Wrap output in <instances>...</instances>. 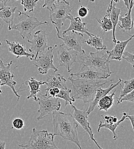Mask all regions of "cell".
I'll use <instances>...</instances> for the list:
<instances>
[{
	"instance_id": "obj_48",
	"label": "cell",
	"mask_w": 134,
	"mask_h": 149,
	"mask_svg": "<svg viewBox=\"0 0 134 149\" xmlns=\"http://www.w3.org/2000/svg\"><path fill=\"white\" fill-rule=\"evenodd\" d=\"M41 1V0H38V1Z\"/></svg>"
},
{
	"instance_id": "obj_8",
	"label": "cell",
	"mask_w": 134,
	"mask_h": 149,
	"mask_svg": "<svg viewBox=\"0 0 134 149\" xmlns=\"http://www.w3.org/2000/svg\"><path fill=\"white\" fill-rule=\"evenodd\" d=\"M58 46L57 44L54 47H48L47 49L42 53L41 56H38L37 58L33 59L32 63L38 68V72L42 74H47L50 70H53L54 73L58 72V68L53 64V51Z\"/></svg>"
},
{
	"instance_id": "obj_44",
	"label": "cell",
	"mask_w": 134,
	"mask_h": 149,
	"mask_svg": "<svg viewBox=\"0 0 134 149\" xmlns=\"http://www.w3.org/2000/svg\"><path fill=\"white\" fill-rule=\"evenodd\" d=\"M0 25H1V24H0ZM2 45V43H1V40H0V46Z\"/></svg>"
},
{
	"instance_id": "obj_32",
	"label": "cell",
	"mask_w": 134,
	"mask_h": 149,
	"mask_svg": "<svg viewBox=\"0 0 134 149\" xmlns=\"http://www.w3.org/2000/svg\"><path fill=\"white\" fill-rule=\"evenodd\" d=\"M122 58L131 64L134 68V54L130 53L127 51H124L123 54Z\"/></svg>"
},
{
	"instance_id": "obj_18",
	"label": "cell",
	"mask_w": 134,
	"mask_h": 149,
	"mask_svg": "<svg viewBox=\"0 0 134 149\" xmlns=\"http://www.w3.org/2000/svg\"><path fill=\"white\" fill-rule=\"evenodd\" d=\"M123 80L121 79L120 78L119 79V81L116 83L115 84H111L108 87H107V88H102L101 87H100L99 88L97 89V91H96V95H95V97L94 98V99L90 103V104L89 106V107L87 108L86 113H87V115H90L92 112L93 111L96 106V105L97 104L99 100L103 97V96L108 95L110 91H111L113 89H114L117 86H119L122 82H123Z\"/></svg>"
},
{
	"instance_id": "obj_11",
	"label": "cell",
	"mask_w": 134,
	"mask_h": 149,
	"mask_svg": "<svg viewBox=\"0 0 134 149\" xmlns=\"http://www.w3.org/2000/svg\"><path fill=\"white\" fill-rule=\"evenodd\" d=\"M27 41L31 44L29 51L31 53L34 54L35 58H37L40 53H42L47 49V34L44 30H38L35 32L33 38L27 40Z\"/></svg>"
},
{
	"instance_id": "obj_4",
	"label": "cell",
	"mask_w": 134,
	"mask_h": 149,
	"mask_svg": "<svg viewBox=\"0 0 134 149\" xmlns=\"http://www.w3.org/2000/svg\"><path fill=\"white\" fill-rule=\"evenodd\" d=\"M77 62L81 63L83 65L91 66L103 72L112 74L110 70V59L107 50H98L95 52H91L89 55L85 53L79 54Z\"/></svg>"
},
{
	"instance_id": "obj_16",
	"label": "cell",
	"mask_w": 134,
	"mask_h": 149,
	"mask_svg": "<svg viewBox=\"0 0 134 149\" xmlns=\"http://www.w3.org/2000/svg\"><path fill=\"white\" fill-rule=\"evenodd\" d=\"M134 38V35H130L129 38L125 41L117 40L114 47L111 50H107L110 59H114L117 61H121L123 54L128 42Z\"/></svg>"
},
{
	"instance_id": "obj_21",
	"label": "cell",
	"mask_w": 134,
	"mask_h": 149,
	"mask_svg": "<svg viewBox=\"0 0 134 149\" xmlns=\"http://www.w3.org/2000/svg\"><path fill=\"white\" fill-rule=\"evenodd\" d=\"M24 84L27 85L30 88V95L27 96V99H33L35 101L37 100V94L40 92V87L41 85L45 84V80L38 81L35 77H32L29 80H26Z\"/></svg>"
},
{
	"instance_id": "obj_42",
	"label": "cell",
	"mask_w": 134,
	"mask_h": 149,
	"mask_svg": "<svg viewBox=\"0 0 134 149\" xmlns=\"http://www.w3.org/2000/svg\"><path fill=\"white\" fill-rule=\"evenodd\" d=\"M91 2H95V0H90Z\"/></svg>"
},
{
	"instance_id": "obj_46",
	"label": "cell",
	"mask_w": 134,
	"mask_h": 149,
	"mask_svg": "<svg viewBox=\"0 0 134 149\" xmlns=\"http://www.w3.org/2000/svg\"><path fill=\"white\" fill-rule=\"evenodd\" d=\"M1 87V81H0V87Z\"/></svg>"
},
{
	"instance_id": "obj_9",
	"label": "cell",
	"mask_w": 134,
	"mask_h": 149,
	"mask_svg": "<svg viewBox=\"0 0 134 149\" xmlns=\"http://www.w3.org/2000/svg\"><path fill=\"white\" fill-rule=\"evenodd\" d=\"M57 52L58 67H64L68 72H70L71 71V67L77 62L79 53L69 48L64 44H61L58 47Z\"/></svg>"
},
{
	"instance_id": "obj_49",
	"label": "cell",
	"mask_w": 134,
	"mask_h": 149,
	"mask_svg": "<svg viewBox=\"0 0 134 149\" xmlns=\"http://www.w3.org/2000/svg\"><path fill=\"white\" fill-rule=\"evenodd\" d=\"M16 1H18V0H16Z\"/></svg>"
},
{
	"instance_id": "obj_24",
	"label": "cell",
	"mask_w": 134,
	"mask_h": 149,
	"mask_svg": "<svg viewBox=\"0 0 134 149\" xmlns=\"http://www.w3.org/2000/svg\"><path fill=\"white\" fill-rule=\"evenodd\" d=\"M121 14V9L119 8H117L116 7L115 5L112 4L111 10L110 11V17L111 19L112 24V42L115 44L117 41L116 39V36H115V31H116V25H117L119 22V17Z\"/></svg>"
},
{
	"instance_id": "obj_34",
	"label": "cell",
	"mask_w": 134,
	"mask_h": 149,
	"mask_svg": "<svg viewBox=\"0 0 134 149\" xmlns=\"http://www.w3.org/2000/svg\"><path fill=\"white\" fill-rule=\"evenodd\" d=\"M123 101H128L131 102H134V89L130 93L127 94L124 97H123L119 101V104L122 103Z\"/></svg>"
},
{
	"instance_id": "obj_1",
	"label": "cell",
	"mask_w": 134,
	"mask_h": 149,
	"mask_svg": "<svg viewBox=\"0 0 134 149\" xmlns=\"http://www.w3.org/2000/svg\"><path fill=\"white\" fill-rule=\"evenodd\" d=\"M52 115L54 134L74 143L78 149H82L77 132L78 124L73 115L58 111H54Z\"/></svg>"
},
{
	"instance_id": "obj_6",
	"label": "cell",
	"mask_w": 134,
	"mask_h": 149,
	"mask_svg": "<svg viewBox=\"0 0 134 149\" xmlns=\"http://www.w3.org/2000/svg\"><path fill=\"white\" fill-rule=\"evenodd\" d=\"M48 10L51 21L56 29L57 35H59L64 22L71 14L72 8L68 1L57 0Z\"/></svg>"
},
{
	"instance_id": "obj_22",
	"label": "cell",
	"mask_w": 134,
	"mask_h": 149,
	"mask_svg": "<svg viewBox=\"0 0 134 149\" xmlns=\"http://www.w3.org/2000/svg\"><path fill=\"white\" fill-rule=\"evenodd\" d=\"M17 7H3L0 10V18L8 25V29L14 23Z\"/></svg>"
},
{
	"instance_id": "obj_26",
	"label": "cell",
	"mask_w": 134,
	"mask_h": 149,
	"mask_svg": "<svg viewBox=\"0 0 134 149\" xmlns=\"http://www.w3.org/2000/svg\"><path fill=\"white\" fill-rule=\"evenodd\" d=\"M127 119L126 116L125 115L123 114V116L122 117V118L119 120L116 123H106V122H104L103 123L101 121H100L99 122V124L98 125V129H97V132H100V130L101 128H106L108 130L111 131L112 134H113V137H114V140H116L118 138L117 134H116L115 132V130L116 129V128L119 126V125L122 123L123 122V121H124L126 119Z\"/></svg>"
},
{
	"instance_id": "obj_47",
	"label": "cell",
	"mask_w": 134,
	"mask_h": 149,
	"mask_svg": "<svg viewBox=\"0 0 134 149\" xmlns=\"http://www.w3.org/2000/svg\"><path fill=\"white\" fill-rule=\"evenodd\" d=\"M2 8H0V10H1Z\"/></svg>"
},
{
	"instance_id": "obj_39",
	"label": "cell",
	"mask_w": 134,
	"mask_h": 149,
	"mask_svg": "<svg viewBox=\"0 0 134 149\" xmlns=\"http://www.w3.org/2000/svg\"><path fill=\"white\" fill-rule=\"evenodd\" d=\"M10 1L11 0H0V8L6 7L7 3Z\"/></svg>"
},
{
	"instance_id": "obj_40",
	"label": "cell",
	"mask_w": 134,
	"mask_h": 149,
	"mask_svg": "<svg viewBox=\"0 0 134 149\" xmlns=\"http://www.w3.org/2000/svg\"><path fill=\"white\" fill-rule=\"evenodd\" d=\"M113 1H114V2H115L116 3H118L120 0H113ZM122 1H123V2H124V3L125 5H126V7H127V8L128 9V8H129V3H128V0H122Z\"/></svg>"
},
{
	"instance_id": "obj_5",
	"label": "cell",
	"mask_w": 134,
	"mask_h": 149,
	"mask_svg": "<svg viewBox=\"0 0 134 149\" xmlns=\"http://www.w3.org/2000/svg\"><path fill=\"white\" fill-rule=\"evenodd\" d=\"M18 12L19 20L14 22L8 29L19 31L23 39H29L33 31L39 26L48 25V21H40L35 16H29L19 10Z\"/></svg>"
},
{
	"instance_id": "obj_23",
	"label": "cell",
	"mask_w": 134,
	"mask_h": 149,
	"mask_svg": "<svg viewBox=\"0 0 134 149\" xmlns=\"http://www.w3.org/2000/svg\"><path fill=\"white\" fill-rule=\"evenodd\" d=\"M113 3H114V1L111 0L108 6V8L106 11V15L104 16H103L100 19H96L97 21L99 22V25L101 27V29L104 32H108L112 30V24L110 17L109 13Z\"/></svg>"
},
{
	"instance_id": "obj_14",
	"label": "cell",
	"mask_w": 134,
	"mask_h": 149,
	"mask_svg": "<svg viewBox=\"0 0 134 149\" xmlns=\"http://www.w3.org/2000/svg\"><path fill=\"white\" fill-rule=\"evenodd\" d=\"M71 106L72 107L74 110L73 116L75 119V120H76L77 122L82 127L83 130L89 135L90 138L92 141H93L96 144L97 148L99 149H103L98 144L96 139L94 138V132L90 126V123L88 122V115L86 113V111H84V110H81L77 109L75 106L73 105V104L71 105Z\"/></svg>"
},
{
	"instance_id": "obj_3",
	"label": "cell",
	"mask_w": 134,
	"mask_h": 149,
	"mask_svg": "<svg viewBox=\"0 0 134 149\" xmlns=\"http://www.w3.org/2000/svg\"><path fill=\"white\" fill-rule=\"evenodd\" d=\"M55 136L47 130H38L33 128L27 143L17 145L24 149H60L55 143Z\"/></svg>"
},
{
	"instance_id": "obj_33",
	"label": "cell",
	"mask_w": 134,
	"mask_h": 149,
	"mask_svg": "<svg viewBox=\"0 0 134 149\" xmlns=\"http://www.w3.org/2000/svg\"><path fill=\"white\" fill-rule=\"evenodd\" d=\"M88 12H89V9L85 6H82L80 4V6L77 10V14L78 15V17L84 18L88 15Z\"/></svg>"
},
{
	"instance_id": "obj_41",
	"label": "cell",
	"mask_w": 134,
	"mask_h": 149,
	"mask_svg": "<svg viewBox=\"0 0 134 149\" xmlns=\"http://www.w3.org/2000/svg\"><path fill=\"white\" fill-rule=\"evenodd\" d=\"M6 142L0 140V149H5Z\"/></svg>"
},
{
	"instance_id": "obj_13",
	"label": "cell",
	"mask_w": 134,
	"mask_h": 149,
	"mask_svg": "<svg viewBox=\"0 0 134 149\" xmlns=\"http://www.w3.org/2000/svg\"><path fill=\"white\" fill-rule=\"evenodd\" d=\"M111 74L106 73L91 66L83 65L76 73H71L70 76L78 79L90 81H97L100 79H107Z\"/></svg>"
},
{
	"instance_id": "obj_25",
	"label": "cell",
	"mask_w": 134,
	"mask_h": 149,
	"mask_svg": "<svg viewBox=\"0 0 134 149\" xmlns=\"http://www.w3.org/2000/svg\"><path fill=\"white\" fill-rule=\"evenodd\" d=\"M115 92L110 95H107L101 97L98 102V107L100 110L107 112L114 104Z\"/></svg>"
},
{
	"instance_id": "obj_28",
	"label": "cell",
	"mask_w": 134,
	"mask_h": 149,
	"mask_svg": "<svg viewBox=\"0 0 134 149\" xmlns=\"http://www.w3.org/2000/svg\"><path fill=\"white\" fill-rule=\"evenodd\" d=\"M123 82L124 84V86L123 87L122 84H120L119 86H120L122 88V90L120 93V95L118 97H117V103L119 104V101L120 99L124 97L127 94L131 92L134 89V77L131 79L123 81Z\"/></svg>"
},
{
	"instance_id": "obj_2",
	"label": "cell",
	"mask_w": 134,
	"mask_h": 149,
	"mask_svg": "<svg viewBox=\"0 0 134 149\" xmlns=\"http://www.w3.org/2000/svg\"><path fill=\"white\" fill-rule=\"evenodd\" d=\"M68 80L71 82L74 90L73 97L75 99L81 100L84 103H91L94 99L98 88L107 83L114 81V79L104 82L99 80L90 81L78 78L75 79L71 76H69Z\"/></svg>"
},
{
	"instance_id": "obj_30",
	"label": "cell",
	"mask_w": 134,
	"mask_h": 149,
	"mask_svg": "<svg viewBox=\"0 0 134 149\" xmlns=\"http://www.w3.org/2000/svg\"><path fill=\"white\" fill-rule=\"evenodd\" d=\"M38 0H21V4L24 7V12H32L37 7Z\"/></svg>"
},
{
	"instance_id": "obj_29",
	"label": "cell",
	"mask_w": 134,
	"mask_h": 149,
	"mask_svg": "<svg viewBox=\"0 0 134 149\" xmlns=\"http://www.w3.org/2000/svg\"><path fill=\"white\" fill-rule=\"evenodd\" d=\"M71 92L72 90L71 89L66 87L62 89H60L59 93L56 96V97L61 98L64 100L65 107L68 104L72 105V102H75V99L74 97L70 96V93H71Z\"/></svg>"
},
{
	"instance_id": "obj_20",
	"label": "cell",
	"mask_w": 134,
	"mask_h": 149,
	"mask_svg": "<svg viewBox=\"0 0 134 149\" xmlns=\"http://www.w3.org/2000/svg\"><path fill=\"white\" fill-rule=\"evenodd\" d=\"M134 5V0H131L129 5L127 13H126L124 17L121 15L119 17V21L120 23H118L117 24L120 29L124 32L130 31L134 27V22L131 17V12Z\"/></svg>"
},
{
	"instance_id": "obj_36",
	"label": "cell",
	"mask_w": 134,
	"mask_h": 149,
	"mask_svg": "<svg viewBox=\"0 0 134 149\" xmlns=\"http://www.w3.org/2000/svg\"><path fill=\"white\" fill-rule=\"evenodd\" d=\"M60 89L58 88V87H54L52 88H51L49 91H48V94H49V96L51 97H56V96L59 93Z\"/></svg>"
},
{
	"instance_id": "obj_37",
	"label": "cell",
	"mask_w": 134,
	"mask_h": 149,
	"mask_svg": "<svg viewBox=\"0 0 134 149\" xmlns=\"http://www.w3.org/2000/svg\"><path fill=\"white\" fill-rule=\"evenodd\" d=\"M56 1L57 0H44V2L42 5V8L47 7V9H49L52 6L55 2H56Z\"/></svg>"
},
{
	"instance_id": "obj_7",
	"label": "cell",
	"mask_w": 134,
	"mask_h": 149,
	"mask_svg": "<svg viewBox=\"0 0 134 149\" xmlns=\"http://www.w3.org/2000/svg\"><path fill=\"white\" fill-rule=\"evenodd\" d=\"M37 102L39 105L38 111L39 116L37 119L40 120L47 116L52 114L54 111H58L61 104L59 98L53 97L45 94L38 93Z\"/></svg>"
},
{
	"instance_id": "obj_19",
	"label": "cell",
	"mask_w": 134,
	"mask_h": 149,
	"mask_svg": "<svg viewBox=\"0 0 134 149\" xmlns=\"http://www.w3.org/2000/svg\"><path fill=\"white\" fill-rule=\"evenodd\" d=\"M67 80L64 76L60 74H55L53 75L48 76L45 80V84L47 88L44 90L46 91L45 94L48 95V91L52 88L58 87L60 89L66 88L65 83Z\"/></svg>"
},
{
	"instance_id": "obj_17",
	"label": "cell",
	"mask_w": 134,
	"mask_h": 149,
	"mask_svg": "<svg viewBox=\"0 0 134 149\" xmlns=\"http://www.w3.org/2000/svg\"><path fill=\"white\" fill-rule=\"evenodd\" d=\"M5 42L8 45L9 52L16 56L17 58L24 56L29 58L31 60H32L35 58L34 54L28 52L23 44H19L17 41H11L8 40H6Z\"/></svg>"
},
{
	"instance_id": "obj_15",
	"label": "cell",
	"mask_w": 134,
	"mask_h": 149,
	"mask_svg": "<svg viewBox=\"0 0 134 149\" xmlns=\"http://www.w3.org/2000/svg\"><path fill=\"white\" fill-rule=\"evenodd\" d=\"M68 19L70 21V24L68 28L63 31L62 35H64L67 33V32L74 31L75 32H77L78 33H85L87 34L89 37L92 36L94 34L89 32L88 29L86 27L87 23L82 22L81 19L80 17H74L71 14L69 16Z\"/></svg>"
},
{
	"instance_id": "obj_10",
	"label": "cell",
	"mask_w": 134,
	"mask_h": 149,
	"mask_svg": "<svg viewBox=\"0 0 134 149\" xmlns=\"http://www.w3.org/2000/svg\"><path fill=\"white\" fill-rule=\"evenodd\" d=\"M12 63L13 61L11 60L9 63L5 64L2 60L0 58V81H1V86H8L12 90L13 93L17 97V100H19L20 96L18 93L19 91H17L15 88V86L17 84V82L13 79L15 75L11 70Z\"/></svg>"
},
{
	"instance_id": "obj_35",
	"label": "cell",
	"mask_w": 134,
	"mask_h": 149,
	"mask_svg": "<svg viewBox=\"0 0 134 149\" xmlns=\"http://www.w3.org/2000/svg\"><path fill=\"white\" fill-rule=\"evenodd\" d=\"M101 118L104 119V122L108 123H116L118 121L117 118L114 116H112V115H101Z\"/></svg>"
},
{
	"instance_id": "obj_43",
	"label": "cell",
	"mask_w": 134,
	"mask_h": 149,
	"mask_svg": "<svg viewBox=\"0 0 134 149\" xmlns=\"http://www.w3.org/2000/svg\"><path fill=\"white\" fill-rule=\"evenodd\" d=\"M131 0H128V3H129V5H130V2H131Z\"/></svg>"
},
{
	"instance_id": "obj_31",
	"label": "cell",
	"mask_w": 134,
	"mask_h": 149,
	"mask_svg": "<svg viewBox=\"0 0 134 149\" xmlns=\"http://www.w3.org/2000/svg\"><path fill=\"white\" fill-rule=\"evenodd\" d=\"M25 127L24 120L20 118H16L12 120V128L16 130H22Z\"/></svg>"
},
{
	"instance_id": "obj_45",
	"label": "cell",
	"mask_w": 134,
	"mask_h": 149,
	"mask_svg": "<svg viewBox=\"0 0 134 149\" xmlns=\"http://www.w3.org/2000/svg\"><path fill=\"white\" fill-rule=\"evenodd\" d=\"M0 93H2V91L0 89Z\"/></svg>"
},
{
	"instance_id": "obj_27",
	"label": "cell",
	"mask_w": 134,
	"mask_h": 149,
	"mask_svg": "<svg viewBox=\"0 0 134 149\" xmlns=\"http://www.w3.org/2000/svg\"><path fill=\"white\" fill-rule=\"evenodd\" d=\"M86 42L88 45H90L95 48L97 51L98 50H106L107 49L106 45L103 44V40L99 35H93L90 38L85 40Z\"/></svg>"
},
{
	"instance_id": "obj_12",
	"label": "cell",
	"mask_w": 134,
	"mask_h": 149,
	"mask_svg": "<svg viewBox=\"0 0 134 149\" xmlns=\"http://www.w3.org/2000/svg\"><path fill=\"white\" fill-rule=\"evenodd\" d=\"M58 38L63 41L64 44L67 47L70 49H74L79 54L84 53V50L83 49V44L85 42V40L83 37V35L81 33H78L74 31H69V33H65L60 36L57 35Z\"/></svg>"
},
{
	"instance_id": "obj_38",
	"label": "cell",
	"mask_w": 134,
	"mask_h": 149,
	"mask_svg": "<svg viewBox=\"0 0 134 149\" xmlns=\"http://www.w3.org/2000/svg\"><path fill=\"white\" fill-rule=\"evenodd\" d=\"M122 114L125 115L126 118L130 120V121L131 122V123L132 125L133 129L134 132V115H130V114H128V113H127L126 112H123Z\"/></svg>"
}]
</instances>
